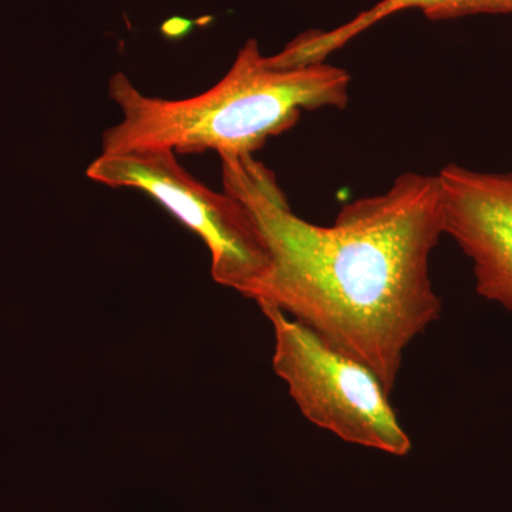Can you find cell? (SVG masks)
I'll return each mask as SVG.
<instances>
[{
	"instance_id": "1",
	"label": "cell",
	"mask_w": 512,
	"mask_h": 512,
	"mask_svg": "<svg viewBox=\"0 0 512 512\" xmlns=\"http://www.w3.org/2000/svg\"><path fill=\"white\" fill-rule=\"evenodd\" d=\"M222 187L247 205L269 265L249 298L308 326L392 392L410 343L440 318L430 256L444 235L439 178L404 173L320 227L293 214L254 157L221 158Z\"/></svg>"
},
{
	"instance_id": "2",
	"label": "cell",
	"mask_w": 512,
	"mask_h": 512,
	"mask_svg": "<svg viewBox=\"0 0 512 512\" xmlns=\"http://www.w3.org/2000/svg\"><path fill=\"white\" fill-rule=\"evenodd\" d=\"M349 87L350 74L325 62L271 66L255 39L239 49L220 82L188 99L147 96L119 72L111 76L109 96L121 119L104 131L101 154L168 148L175 154L254 156L268 138L295 126L303 111L345 109Z\"/></svg>"
},
{
	"instance_id": "3",
	"label": "cell",
	"mask_w": 512,
	"mask_h": 512,
	"mask_svg": "<svg viewBox=\"0 0 512 512\" xmlns=\"http://www.w3.org/2000/svg\"><path fill=\"white\" fill-rule=\"evenodd\" d=\"M259 306L274 326L275 373L288 384L306 419L356 446L392 456H406L412 450V440L390 404L389 390L370 367L333 348L275 306Z\"/></svg>"
},
{
	"instance_id": "4",
	"label": "cell",
	"mask_w": 512,
	"mask_h": 512,
	"mask_svg": "<svg viewBox=\"0 0 512 512\" xmlns=\"http://www.w3.org/2000/svg\"><path fill=\"white\" fill-rule=\"evenodd\" d=\"M87 177L110 188H136L154 198L198 235L211 255L214 281L251 296L269 265V252L254 215L228 192L198 181L168 148L100 154Z\"/></svg>"
},
{
	"instance_id": "5",
	"label": "cell",
	"mask_w": 512,
	"mask_h": 512,
	"mask_svg": "<svg viewBox=\"0 0 512 512\" xmlns=\"http://www.w3.org/2000/svg\"><path fill=\"white\" fill-rule=\"evenodd\" d=\"M437 178L444 235L470 258L478 295L512 312V174L451 164Z\"/></svg>"
},
{
	"instance_id": "6",
	"label": "cell",
	"mask_w": 512,
	"mask_h": 512,
	"mask_svg": "<svg viewBox=\"0 0 512 512\" xmlns=\"http://www.w3.org/2000/svg\"><path fill=\"white\" fill-rule=\"evenodd\" d=\"M409 9H419L427 19L439 22L471 15H512V0H380L339 28L301 33L281 52L266 56V60L278 69L325 62L326 57L348 45L360 33Z\"/></svg>"
}]
</instances>
